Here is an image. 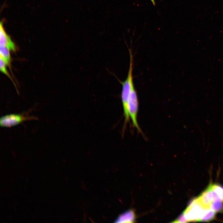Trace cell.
<instances>
[{
  "instance_id": "6da1fadb",
  "label": "cell",
  "mask_w": 223,
  "mask_h": 223,
  "mask_svg": "<svg viewBox=\"0 0 223 223\" xmlns=\"http://www.w3.org/2000/svg\"><path fill=\"white\" fill-rule=\"evenodd\" d=\"M133 56L132 52L129 53V66L127 76L124 81H120L122 85L121 99L124 117V128L129 122L128 107V101L132 85L133 83Z\"/></svg>"
},
{
  "instance_id": "7a4b0ae2",
  "label": "cell",
  "mask_w": 223,
  "mask_h": 223,
  "mask_svg": "<svg viewBox=\"0 0 223 223\" xmlns=\"http://www.w3.org/2000/svg\"><path fill=\"white\" fill-rule=\"evenodd\" d=\"M138 107L139 102L137 94L133 83L131 87L128 99V111L133 127L136 128L139 133H142L137 120Z\"/></svg>"
},
{
  "instance_id": "3957f363",
  "label": "cell",
  "mask_w": 223,
  "mask_h": 223,
  "mask_svg": "<svg viewBox=\"0 0 223 223\" xmlns=\"http://www.w3.org/2000/svg\"><path fill=\"white\" fill-rule=\"evenodd\" d=\"M37 119L36 117L28 115L27 113L7 114L0 118V125L2 127L10 128L26 120Z\"/></svg>"
},
{
  "instance_id": "277c9868",
  "label": "cell",
  "mask_w": 223,
  "mask_h": 223,
  "mask_svg": "<svg viewBox=\"0 0 223 223\" xmlns=\"http://www.w3.org/2000/svg\"><path fill=\"white\" fill-rule=\"evenodd\" d=\"M0 46L6 47L10 51L13 52L16 50V47L10 37L6 32L2 22L0 26Z\"/></svg>"
},
{
  "instance_id": "5b68a950",
  "label": "cell",
  "mask_w": 223,
  "mask_h": 223,
  "mask_svg": "<svg viewBox=\"0 0 223 223\" xmlns=\"http://www.w3.org/2000/svg\"><path fill=\"white\" fill-rule=\"evenodd\" d=\"M10 51V50L6 47L0 46V56L3 59L7 66L9 68L11 67V62Z\"/></svg>"
},
{
  "instance_id": "8992f818",
  "label": "cell",
  "mask_w": 223,
  "mask_h": 223,
  "mask_svg": "<svg viewBox=\"0 0 223 223\" xmlns=\"http://www.w3.org/2000/svg\"><path fill=\"white\" fill-rule=\"evenodd\" d=\"M134 219L133 212L129 210L120 215L116 219L115 222H118L119 221H121L120 222H132V221Z\"/></svg>"
},
{
  "instance_id": "52a82bcc",
  "label": "cell",
  "mask_w": 223,
  "mask_h": 223,
  "mask_svg": "<svg viewBox=\"0 0 223 223\" xmlns=\"http://www.w3.org/2000/svg\"><path fill=\"white\" fill-rule=\"evenodd\" d=\"M7 65L3 59L1 57H0V70L1 72L7 75L11 80L13 81V84L15 83L13 81V79L11 76L10 74L7 71Z\"/></svg>"
},
{
  "instance_id": "ba28073f",
  "label": "cell",
  "mask_w": 223,
  "mask_h": 223,
  "mask_svg": "<svg viewBox=\"0 0 223 223\" xmlns=\"http://www.w3.org/2000/svg\"><path fill=\"white\" fill-rule=\"evenodd\" d=\"M150 1L151 2L153 5H154V6L155 5V0H150Z\"/></svg>"
}]
</instances>
